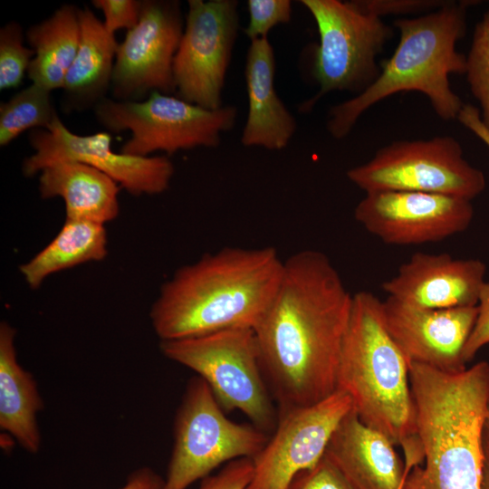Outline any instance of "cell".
I'll return each mask as SVG.
<instances>
[{
	"instance_id": "cell-1",
	"label": "cell",
	"mask_w": 489,
	"mask_h": 489,
	"mask_svg": "<svg viewBox=\"0 0 489 489\" xmlns=\"http://www.w3.org/2000/svg\"><path fill=\"white\" fill-rule=\"evenodd\" d=\"M352 295L322 252L302 250L283 261L274 297L253 329L278 413L316 404L337 390Z\"/></svg>"
},
{
	"instance_id": "cell-2",
	"label": "cell",
	"mask_w": 489,
	"mask_h": 489,
	"mask_svg": "<svg viewBox=\"0 0 489 489\" xmlns=\"http://www.w3.org/2000/svg\"><path fill=\"white\" fill-rule=\"evenodd\" d=\"M283 261L273 247H225L178 269L149 316L160 340L254 329L278 288Z\"/></svg>"
},
{
	"instance_id": "cell-3",
	"label": "cell",
	"mask_w": 489,
	"mask_h": 489,
	"mask_svg": "<svg viewBox=\"0 0 489 489\" xmlns=\"http://www.w3.org/2000/svg\"><path fill=\"white\" fill-rule=\"evenodd\" d=\"M408 371L425 465L414 466L401 489H482L489 363L444 372L409 362Z\"/></svg>"
},
{
	"instance_id": "cell-4",
	"label": "cell",
	"mask_w": 489,
	"mask_h": 489,
	"mask_svg": "<svg viewBox=\"0 0 489 489\" xmlns=\"http://www.w3.org/2000/svg\"><path fill=\"white\" fill-rule=\"evenodd\" d=\"M337 390L350 398L352 409L363 424L401 446L406 469L423 463L408 362L387 330L382 301L370 292L352 295Z\"/></svg>"
},
{
	"instance_id": "cell-5",
	"label": "cell",
	"mask_w": 489,
	"mask_h": 489,
	"mask_svg": "<svg viewBox=\"0 0 489 489\" xmlns=\"http://www.w3.org/2000/svg\"><path fill=\"white\" fill-rule=\"evenodd\" d=\"M470 5V1H448L418 17L395 20L400 37L393 54L380 62V73L369 88L331 108L329 133L338 139L346 137L368 109L405 91L426 95L442 120L457 119L464 103L453 91L449 75L465 73L466 56L455 46L465 34Z\"/></svg>"
},
{
	"instance_id": "cell-6",
	"label": "cell",
	"mask_w": 489,
	"mask_h": 489,
	"mask_svg": "<svg viewBox=\"0 0 489 489\" xmlns=\"http://www.w3.org/2000/svg\"><path fill=\"white\" fill-rule=\"evenodd\" d=\"M160 350L202 378L223 409L241 411L265 433L275 429L278 409L261 368L253 329L162 340Z\"/></svg>"
},
{
	"instance_id": "cell-7",
	"label": "cell",
	"mask_w": 489,
	"mask_h": 489,
	"mask_svg": "<svg viewBox=\"0 0 489 489\" xmlns=\"http://www.w3.org/2000/svg\"><path fill=\"white\" fill-rule=\"evenodd\" d=\"M313 17L319 43L313 48L311 74L319 91L299 106L312 110L331 91L363 92L379 77L376 57L393 35L380 17L363 11L355 1L302 0Z\"/></svg>"
},
{
	"instance_id": "cell-8",
	"label": "cell",
	"mask_w": 489,
	"mask_h": 489,
	"mask_svg": "<svg viewBox=\"0 0 489 489\" xmlns=\"http://www.w3.org/2000/svg\"><path fill=\"white\" fill-rule=\"evenodd\" d=\"M93 110L97 121L110 132L130 131L120 152L137 157L216 148L221 134L233 129L238 114L233 105L209 110L158 91L140 101L105 98Z\"/></svg>"
},
{
	"instance_id": "cell-9",
	"label": "cell",
	"mask_w": 489,
	"mask_h": 489,
	"mask_svg": "<svg viewBox=\"0 0 489 489\" xmlns=\"http://www.w3.org/2000/svg\"><path fill=\"white\" fill-rule=\"evenodd\" d=\"M174 447L161 489H187L225 462L254 458L269 440L255 426L226 417L207 383L192 378L177 413Z\"/></svg>"
},
{
	"instance_id": "cell-10",
	"label": "cell",
	"mask_w": 489,
	"mask_h": 489,
	"mask_svg": "<svg viewBox=\"0 0 489 489\" xmlns=\"http://www.w3.org/2000/svg\"><path fill=\"white\" fill-rule=\"evenodd\" d=\"M347 177L366 193L417 191L471 201L486 186L484 173L464 158L461 145L450 136L394 141L349 169Z\"/></svg>"
},
{
	"instance_id": "cell-11",
	"label": "cell",
	"mask_w": 489,
	"mask_h": 489,
	"mask_svg": "<svg viewBox=\"0 0 489 489\" xmlns=\"http://www.w3.org/2000/svg\"><path fill=\"white\" fill-rule=\"evenodd\" d=\"M179 47L173 64L177 96L216 110L238 34L235 0H188Z\"/></svg>"
},
{
	"instance_id": "cell-12",
	"label": "cell",
	"mask_w": 489,
	"mask_h": 489,
	"mask_svg": "<svg viewBox=\"0 0 489 489\" xmlns=\"http://www.w3.org/2000/svg\"><path fill=\"white\" fill-rule=\"evenodd\" d=\"M185 27L180 3L142 0L138 24L117 50L110 92L120 101H140L153 91L176 93L173 64Z\"/></svg>"
},
{
	"instance_id": "cell-13",
	"label": "cell",
	"mask_w": 489,
	"mask_h": 489,
	"mask_svg": "<svg viewBox=\"0 0 489 489\" xmlns=\"http://www.w3.org/2000/svg\"><path fill=\"white\" fill-rule=\"evenodd\" d=\"M29 142L34 152L22 166L27 177L55 162L77 161L105 173L129 194L140 196L163 193L174 174L173 163L168 157H137L115 152L109 132L81 136L72 132L59 116L49 129L30 130Z\"/></svg>"
},
{
	"instance_id": "cell-14",
	"label": "cell",
	"mask_w": 489,
	"mask_h": 489,
	"mask_svg": "<svg viewBox=\"0 0 489 489\" xmlns=\"http://www.w3.org/2000/svg\"><path fill=\"white\" fill-rule=\"evenodd\" d=\"M351 409L350 398L336 390L316 404L278 413L273 436L253 458L245 489H288L299 473L322 458L332 433Z\"/></svg>"
},
{
	"instance_id": "cell-15",
	"label": "cell",
	"mask_w": 489,
	"mask_h": 489,
	"mask_svg": "<svg viewBox=\"0 0 489 489\" xmlns=\"http://www.w3.org/2000/svg\"><path fill=\"white\" fill-rule=\"evenodd\" d=\"M473 216L471 200L417 191L366 193L354 209L359 224L392 245L442 241L466 230Z\"/></svg>"
},
{
	"instance_id": "cell-16",
	"label": "cell",
	"mask_w": 489,
	"mask_h": 489,
	"mask_svg": "<svg viewBox=\"0 0 489 489\" xmlns=\"http://www.w3.org/2000/svg\"><path fill=\"white\" fill-rule=\"evenodd\" d=\"M382 310L387 330L408 363L444 372L466 369L463 351L476 321L477 305L421 308L388 296Z\"/></svg>"
},
{
	"instance_id": "cell-17",
	"label": "cell",
	"mask_w": 489,
	"mask_h": 489,
	"mask_svg": "<svg viewBox=\"0 0 489 489\" xmlns=\"http://www.w3.org/2000/svg\"><path fill=\"white\" fill-rule=\"evenodd\" d=\"M485 273L486 265L478 259L417 253L381 288L388 296L417 307H471L478 304Z\"/></svg>"
},
{
	"instance_id": "cell-18",
	"label": "cell",
	"mask_w": 489,
	"mask_h": 489,
	"mask_svg": "<svg viewBox=\"0 0 489 489\" xmlns=\"http://www.w3.org/2000/svg\"><path fill=\"white\" fill-rule=\"evenodd\" d=\"M324 455L355 489H400L408 473L391 441L353 409L337 426Z\"/></svg>"
},
{
	"instance_id": "cell-19",
	"label": "cell",
	"mask_w": 489,
	"mask_h": 489,
	"mask_svg": "<svg viewBox=\"0 0 489 489\" xmlns=\"http://www.w3.org/2000/svg\"><path fill=\"white\" fill-rule=\"evenodd\" d=\"M275 57L267 37L250 43L244 66L248 101L241 143L269 150L284 149L296 130V120L274 88Z\"/></svg>"
},
{
	"instance_id": "cell-20",
	"label": "cell",
	"mask_w": 489,
	"mask_h": 489,
	"mask_svg": "<svg viewBox=\"0 0 489 489\" xmlns=\"http://www.w3.org/2000/svg\"><path fill=\"white\" fill-rule=\"evenodd\" d=\"M81 42L62 85V107L65 113L81 112L95 106L110 91L119 47L115 35L91 9L80 8Z\"/></svg>"
},
{
	"instance_id": "cell-21",
	"label": "cell",
	"mask_w": 489,
	"mask_h": 489,
	"mask_svg": "<svg viewBox=\"0 0 489 489\" xmlns=\"http://www.w3.org/2000/svg\"><path fill=\"white\" fill-rule=\"evenodd\" d=\"M121 187L105 173L77 161H59L40 171L42 198L60 197L65 203L66 219L104 225L119 214Z\"/></svg>"
},
{
	"instance_id": "cell-22",
	"label": "cell",
	"mask_w": 489,
	"mask_h": 489,
	"mask_svg": "<svg viewBox=\"0 0 489 489\" xmlns=\"http://www.w3.org/2000/svg\"><path fill=\"white\" fill-rule=\"evenodd\" d=\"M15 330L0 325V428L10 434L27 452L41 447L37 414L43 402L33 375L17 361Z\"/></svg>"
},
{
	"instance_id": "cell-23",
	"label": "cell",
	"mask_w": 489,
	"mask_h": 489,
	"mask_svg": "<svg viewBox=\"0 0 489 489\" xmlns=\"http://www.w3.org/2000/svg\"><path fill=\"white\" fill-rule=\"evenodd\" d=\"M26 41L34 52L27 75L49 91L62 89L81 42L80 8L62 5L48 18L31 25Z\"/></svg>"
},
{
	"instance_id": "cell-24",
	"label": "cell",
	"mask_w": 489,
	"mask_h": 489,
	"mask_svg": "<svg viewBox=\"0 0 489 489\" xmlns=\"http://www.w3.org/2000/svg\"><path fill=\"white\" fill-rule=\"evenodd\" d=\"M106 254L104 225L66 219L53 241L22 264L20 272L27 284L35 289L53 273L86 262L102 260Z\"/></svg>"
},
{
	"instance_id": "cell-25",
	"label": "cell",
	"mask_w": 489,
	"mask_h": 489,
	"mask_svg": "<svg viewBox=\"0 0 489 489\" xmlns=\"http://www.w3.org/2000/svg\"><path fill=\"white\" fill-rule=\"evenodd\" d=\"M58 116L51 91L32 82L0 104V145L10 144L27 129H49Z\"/></svg>"
},
{
	"instance_id": "cell-26",
	"label": "cell",
	"mask_w": 489,
	"mask_h": 489,
	"mask_svg": "<svg viewBox=\"0 0 489 489\" xmlns=\"http://www.w3.org/2000/svg\"><path fill=\"white\" fill-rule=\"evenodd\" d=\"M465 74L471 93L479 102L482 120L489 129V10L475 25Z\"/></svg>"
},
{
	"instance_id": "cell-27",
	"label": "cell",
	"mask_w": 489,
	"mask_h": 489,
	"mask_svg": "<svg viewBox=\"0 0 489 489\" xmlns=\"http://www.w3.org/2000/svg\"><path fill=\"white\" fill-rule=\"evenodd\" d=\"M34 56L24 43L22 26L9 22L0 29V89L16 88L27 72Z\"/></svg>"
},
{
	"instance_id": "cell-28",
	"label": "cell",
	"mask_w": 489,
	"mask_h": 489,
	"mask_svg": "<svg viewBox=\"0 0 489 489\" xmlns=\"http://www.w3.org/2000/svg\"><path fill=\"white\" fill-rule=\"evenodd\" d=\"M246 6L249 19L244 32L250 41L267 37L274 26L291 20L290 0H248Z\"/></svg>"
},
{
	"instance_id": "cell-29",
	"label": "cell",
	"mask_w": 489,
	"mask_h": 489,
	"mask_svg": "<svg viewBox=\"0 0 489 489\" xmlns=\"http://www.w3.org/2000/svg\"><path fill=\"white\" fill-rule=\"evenodd\" d=\"M288 489H355V487L324 455L312 468L299 473Z\"/></svg>"
},
{
	"instance_id": "cell-30",
	"label": "cell",
	"mask_w": 489,
	"mask_h": 489,
	"mask_svg": "<svg viewBox=\"0 0 489 489\" xmlns=\"http://www.w3.org/2000/svg\"><path fill=\"white\" fill-rule=\"evenodd\" d=\"M91 5L104 16L105 29L114 34L119 29H132L139 22L142 1L139 0H92Z\"/></svg>"
},
{
	"instance_id": "cell-31",
	"label": "cell",
	"mask_w": 489,
	"mask_h": 489,
	"mask_svg": "<svg viewBox=\"0 0 489 489\" xmlns=\"http://www.w3.org/2000/svg\"><path fill=\"white\" fill-rule=\"evenodd\" d=\"M448 1L440 0H357L360 7L375 16L431 13Z\"/></svg>"
},
{
	"instance_id": "cell-32",
	"label": "cell",
	"mask_w": 489,
	"mask_h": 489,
	"mask_svg": "<svg viewBox=\"0 0 489 489\" xmlns=\"http://www.w3.org/2000/svg\"><path fill=\"white\" fill-rule=\"evenodd\" d=\"M253 471V458L235 459L216 475L205 478L199 489H245L251 481Z\"/></svg>"
},
{
	"instance_id": "cell-33",
	"label": "cell",
	"mask_w": 489,
	"mask_h": 489,
	"mask_svg": "<svg viewBox=\"0 0 489 489\" xmlns=\"http://www.w3.org/2000/svg\"><path fill=\"white\" fill-rule=\"evenodd\" d=\"M477 308L476 321L463 351L465 363L489 343V282H485L481 289Z\"/></svg>"
},
{
	"instance_id": "cell-34",
	"label": "cell",
	"mask_w": 489,
	"mask_h": 489,
	"mask_svg": "<svg viewBox=\"0 0 489 489\" xmlns=\"http://www.w3.org/2000/svg\"><path fill=\"white\" fill-rule=\"evenodd\" d=\"M456 120L479 138L489 149V129L482 120L479 109L474 105L464 103Z\"/></svg>"
},
{
	"instance_id": "cell-35",
	"label": "cell",
	"mask_w": 489,
	"mask_h": 489,
	"mask_svg": "<svg viewBox=\"0 0 489 489\" xmlns=\"http://www.w3.org/2000/svg\"><path fill=\"white\" fill-rule=\"evenodd\" d=\"M164 480L151 468H139L128 477L120 489H161Z\"/></svg>"
},
{
	"instance_id": "cell-36",
	"label": "cell",
	"mask_w": 489,
	"mask_h": 489,
	"mask_svg": "<svg viewBox=\"0 0 489 489\" xmlns=\"http://www.w3.org/2000/svg\"><path fill=\"white\" fill-rule=\"evenodd\" d=\"M482 489H489V402L482 428Z\"/></svg>"
},
{
	"instance_id": "cell-37",
	"label": "cell",
	"mask_w": 489,
	"mask_h": 489,
	"mask_svg": "<svg viewBox=\"0 0 489 489\" xmlns=\"http://www.w3.org/2000/svg\"><path fill=\"white\" fill-rule=\"evenodd\" d=\"M402 487V486H401ZM401 489V488H400Z\"/></svg>"
}]
</instances>
